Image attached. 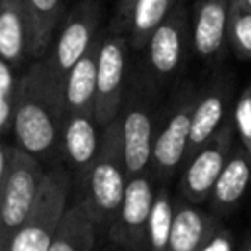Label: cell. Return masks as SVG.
Here are the masks:
<instances>
[{"label":"cell","instance_id":"6da1fadb","mask_svg":"<svg viewBox=\"0 0 251 251\" xmlns=\"http://www.w3.org/2000/svg\"><path fill=\"white\" fill-rule=\"evenodd\" d=\"M65 76L43 57L31 59L14 82L10 126L16 147L41 163H55L61 157V135L67 118Z\"/></svg>","mask_w":251,"mask_h":251},{"label":"cell","instance_id":"7a4b0ae2","mask_svg":"<svg viewBox=\"0 0 251 251\" xmlns=\"http://www.w3.org/2000/svg\"><path fill=\"white\" fill-rule=\"evenodd\" d=\"M127 171L124 163L122 151V137H120V124L112 120L100 131V147L98 155L84 178L78 186L80 198L88 208L90 216L94 218L96 226L102 231H108L118 208L122 204L126 184H127Z\"/></svg>","mask_w":251,"mask_h":251},{"label":"cell","instance_id":"3957f363","mask_svg":"<svg viewBox=\"0 0 251 251\" xmlns=\"http://www.w3.org/2000/svg\"><path fill=\"white\" fill-rule=\"evenodd\" d=\"M157 94L159 90L147 84L141 76H133L127 84L120 114L116 116L120 124L124 163L129 176L149 173L153 139L163 110L157 104Z\"/></svg>","mask_w":251,"mask_h":251},{"label":"cell","instance_id":"277c9868","mask_svg":"<svg viewBox=\"0 0 251 251\" xmlns=\"http://www.w3.org/2000/svg\"><path fill=\"white\" fill-rule=\"evenodd\" d=\"M71 190L73 176L63 165L45 169L37 198L22 226L8 239L6 251H47L69 206Z\"/></svg>","mask_w":251,"mask_h":251},{"label":"cell","instance_id":"5b68a950","mask_svg":"<svg viewBox=\"0 0 251 251\" xmlns=\"http://www.w3.org/2000/svg\"><path fill=\"white\" fill-rule=\"evenodd\" d=\"M196 96L198 88H194L190 82H184L175 90L169 104L161 110L149 163V173L159 184H167L180 171L186 159Z\"/></svg>","mask_w":251,"mask_h":251},{"label":"cell","instance_id":"8992f818","mask_svg":"<svg viewBox=\"0 0 251 251\" xmlns=\"http://www.w3.org/2000/svg\"><path fill=\"white\" fill-rule=\"evenodd\" d=\"M192 49L190 41V14L188 8L178 2L169 16L151 31L145 47V65L141 78L155 90L171 84L186 63V55Z\"/></svg>","mask_w":251,"mask_h":251},{"label":"cell","instance_id":"52a82bcc","mask_svg":"<svg viewBox=\"0 0 251 251\" xmlns=\"http://www.w3.org/2000/svg\"><path fill=\"white\" fill-rule=\"evenodd\" d=\"M129 41L118 25L112 24L108 33H102L96 61V98L94 118L96 124L106 127L120 114L129 76Z\"/></svg>","mask_w":251,"mask_h":251},{"label":"cell","instance_id":"ba28073f","mask_svg":"<svg viewBox=\"0 0 251 251\" xmlns=\"http://www.w3.org/2000/svg\"><path fill=\"white\" fill-rule=\"evenodd\" d=\"M235 127L231 118L190 157L184 159L178 176V196L190 204H204L214 188L218 175L222 173L233 145Z\"/></svg>","mask_w":251,"mask_h":251},{"label":"cell","instance_id":"9c48e42d","mask_svg":"<svg viewBox=\"0 0 251 251\" xmlns=\"http://www.w3.org/2000/svg\"><path fill=\"white\" fill-rule=\"evenodd\" d=\"M43 175L45 167L41 161L12 145L8 175L0 194V233L6 239L12 237V233L29 214L37 198Z\"/></svg>","mask_w":251,"mask_h":251},{"label":"cell","instance_id":"30bf717a","mask_svg":"<svg viewBox=\"0 0 251 251\" xmlns=\"http://www.w3.org/2000/svg\"><path fill=\"white\" fill-rule=\"evenodd\" d=\"M100 4L96 0H80L73 4L61 18L57 31L43 59L59 73L67 71L88 51L100 35Z\"/></svg>","mask_w":251,"mask_h":251},{"label":"cell","instance_id":"8fae6325","mask_svg":"<svg viewBox=\"0 0 251 251\" xmlns=\"http://www.w3.org/2000/svg\"><path fill=\"white\" fill-rule=\"evenodd\" d=\"M157 180L151 173L127 178L118 214L106 231L108 239L122 251H147V220L155 198Z\"/></svg>","mask_w":251,"mask_h":251},{"label":"cell","instance_id":"7c38bea8","mask_svg":"<svg viewBox=\"0 0 251 251\" xmlns=\"http://www.w3.org/2000/svg\"><path fill=\"white\" fill-rule=\"evenodd\" d=\"M233 76L229 73L216 75L202 90H198L190 120V135L186 157L204 145L229 118L233 110Z\"/></svg>","mask_w":251,"mask_h":251},{"label":"cell","instance_id":"4fadbf2b","mask_svg":"<svg viewBox=\"0 0 251 251\" xmlns=\"http://www.w3.org/2000/svg\"><path fill=\"white\" fill-rule=\"evenodd\" d=\"M231 0H196L190 12V41L196 57L218 63L227 49V20Z\"/></svg>","mask_w":251,"mask_h":251},{"label":"cell","instance_id":"5bb4252c","mask_svg":"<svg viewBox=\"0 0 251 251\" xmlns=\"http://www.w3.org/2000/svg\"><path fill=\"white\" fill-rule=\"evenodd\" d=\"M100 126L94 114H67L61 135V159L73 176V186L82 184L100 147Z\"/></svg>","mask_w":251,"mask_h":251},{"label":"cell","instance_id":"9a60e30c","mask_svg":"<svg viewBox=\"0 0 251 251\" xmlns=\"http://www.w3.org/2000/svg\"><path fill=\"white\" fill-rule=\"evenodd\" d=\"M251 184V157L249 153L235 141L222 173L218 175L214 188L208 196L210 212L218 218L229 216L243 196L247 194Z\"/></svg>","mask_w":251,"mask_h":251},{"label":"cell","instance_id":"2e32d148","mask_svg":"<svg viewBox=\"0 0 251 251\" xmlns=\"http://www.w3.org/2000/svg\"><path fill=\"white\" fill-rule=\"evenodd\" d=\"M218 227H222L218 216L204 212L198 208V204H190L176 196L167 251H198V247Z\"/></svg>","mask_w":251,"mask_h":251},{"label":"cell","instance_id":"e0dca14e","mask_svg":"<svg viewBox=\"0 0 251 251\" xmlns=\"http://www.w3.org/2000/svg\"><path fill=\"white\" fill-rule=\"evenodd\" d=\"M29 59V20L24 0H0V61L22 71Z\"/></svg>","mask_w":251,"mask_h":251},{"label":"cell","instance_id":"ac0fdd59","mask_svg":"<svg viewBox=\"0 0 251 251\" xmlns=\"http://www.w3.org/2000/svg\"><path fill=\"white\" fill-rule=\"evenodd\" d=\"M100 37L65 75V108L67 114H94L96 98V61Z\"/></svg>","mask_w":251,"mask_h":251},{"label":"cell","instance_id":"d6986e66","mask_svg":"<svg viewBox=\"0 0 251 251\" xmlns=\"http://www.w3.org/2000/svg\"><path fill=\"white\" fill-rule=\"evenodd\" d=\"M100 227L82 200L67 206L47 251H94Z\"/></svg>","mask_w":251,"mask_h":251},{"label":"cell","instance_id":"ffe728a7","mask_svg":"<svg viewBox=\"0 0 251 251\" xmlns=\"http://www.w3.org/2000/svg\"><path fill=\"white\" fill-rule=\"evenodd\" d=\"M29 20V59H39L49 49L65 14V0H24Z\"/></svg>","mask_w":251,"mask_h":251},{"label":"cell","instance_id":"44dd1931","mask_svg":"<svg viewBox=\"0 0 251 251\" xmlns=\"http://www.w3.org/2000/svg\"><path fill=\"white\" fill-rule=\"evenodd\" d=\"M178 2L180 0H135L131 4L127 18L120 27L126 33L129 47L135 51H141L151 31L169 16V12Z\"/></svg>","mask_w":251,"mask_h":251},{"label":"cell","instance_id":"7402d4cb","mask_svg":"<svg viewBox=\"0 0 251 251\" xmlns=\"http://www.w3.org/2000/svg\"><path fill=\"white\" fill-rule=\"evenodd\" d=\"M175 214V198L167 184H159L147 220V251H167Z\"/></svg>","mask_w":251,"mask_h":251},{"label":"cell","instance_id":"603a6c76","mask_svg":"<svg viewBox=\"0 0 251 251\" xmlns=\"http://www.w3.org/2000/svg\"><path fill=\"white\" fill-rule=\"evenodd\" d=\"M227 47L237 59L251 61V12L233 0L229 4Z\"/></svg>","mask_w":251,"mask_h":251},{"label":"cell","instance_id":"cb8c5ba5","mask_svg":"<svg viewBox=\"0 0 251 251\" xmlns=\"http://www.w3.org/2000/svg\"><path fill=\"white\" fill-rule=\"evenodd\" d=\"M231 122H233V127H235L237 143L251 157V82L239 92L237 100L233 102Z\"/></svg>","mask_w":251,"mask_h":251},{"label":"cell","instance_id":"d4e9b609","mask_svg":"<svg viewBox=\"0 0 251 251\" xmlns=\"http://www.w3.org/2000/svg\"><path fill=\"white\" fill-rule=\"evenodd\" d=\"M198 251H233V235L224 226L218 227L200 247Z\"/></svg>","mask_w":251,"mask_h":251},{"label":"cell","instance_id":"484cf974","mask_svg":"<svg viewBox=\"0 0 251 251\" xmlns=\"http://www.w3.org/2000/svg\"><path fill=\"white\" fill-rule=\"evenodd\" d=\"M10 153H12V145L10 143H0V194H2V188H4L6 175H8Z\"/></svg>","mask_w":251,"mask_h":251},{"label":"cell","instance_id":"4316f807","mask_svg":"<svg viewBox=\"0 0 251 251\" xmlns=\"http://www.w3.org/2000/svg\"><path fill=\"white\" fill-rule=\"evenodd\" d=\"M135 0H118V8H116V20H114V25H118V27H122V24H124V20L127 18V14H129V10H131V4H133Z\"/></svg>","mask_w":251,"mask_h":251},{"label":"cell","instance_id":"83f0119b","mask_svg":"<svg viewBox=\"0 0 251 251\" xmlns=\"http://www.w3.org/2000/svg\"><path fill=\"white\" fill-rule=\"evenodd\" d=\"M233 2H237L239 6H243V8H247L251 12V0H233Z\"/></svg>","mask_w":251,"mask_h":251},{"label":"cell","instance_id":"f1b7e54d","mask_svg":"<svg viewBox=\"0 0 251 251\" xmlns=\"http://www.w3.org/2000/svg\"><path fill=\"white\" fill-rule=\"evenodd\" d=\"M6 247H8V239L0 233V251H6Z\"/></svg>","mask_w":251,"mask_h":251},{"label":"cell","instance_id":"f546056e","mask_svg":"<svg viewBox=\"0 0 251 251\" xmlns=\"http://www.w3.org/2000/svg\"><path fill=\"white\" fill-rule=\"evenodd\" d=\"M243 251H251V239H249V241H247V245H245V247H243Z\"/></svg>","mask_w":251,"mask_h":251},{"label":"cell","instance_id":"4dcf8cb0","mask_svg":"<svg viewBox=\"0 0 251 251\" xmlns=\"http://www.w3.org/2000/svg\"><path fill=\"white\" fill-rule=\"evenodd\" d=\"M102 251H114V249H112V247H104Z\"/></svg>","mask_w":251,"mask_h":251}]
</instances>
